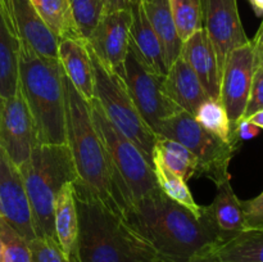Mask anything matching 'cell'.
I'll use <instances>...</instances> for the list:
<instances>
[{
  "mask_svg": "<svg viewBox=\"0 0 263 262\" xmlns=\"http://www.w3.org/2000/svg\"><path fill=\"white\" fill-rule=\"evenodd\" d=\"M121 216L166 262H192L220 244L204 205L198 215L161 189L130 203Z\"/></svg>",
  "mask_w": 263,
  "mask_h": 262,
  "instance_id": "1",
  "label": "cell"
},
{
  "mask_svg": "<svg viewBox=\"0 0 263 262\" xmlns=\"http://www.w3.org/2000/svg\"><path fill=\"white\" fill-rule=\"evenodd\" d=\"M73 194L79 215L77 262H166L80 179L73 181Z\"/></svg>",
  "mask_w": 263,
  "mask_h": 262,
  "instance_id": "2",
  "label": "cell"
},
{
  "mask_svg": "<svg viewBox=\"0 0 263 262\" xmlns=\"http://www.w3.org/2000/svg\"><path fill=\"white\" fill-rule=\"evenodd\" d=\"M62 73L59 61L44 58L20 43L18 89L32 116L39 144H67Z\"/></svg>",
  "mask_w": 263,
  "mask_h": 262,
  "instance_id": "3",
  "label": "cell"
},
{
  "mask_svg": "<svg viewBox=\"0 0 263 262\" xmlns=\"http://www.w3.org/2000/svg\"><path fill=\"white\" fill-rule=\"evenodd\" d=\"M62 76L66 99L67 145L71 149L79 179L91 188L105 204L121 215L112 166L91 120L89 102L77 91L64 72Z\"/></svg>",
  "mask_w": 263,
  "mask_h": 262,
  "instance_id": "4",
  "label": "cell"
},
{
  "mask_svg": "<svg viewBox=\"0 0 263 262\" xmlns=\"http://www.w3.org/2000/svg\"><path fill=\"white\" fill-rule=\"evenodd\" d=\"M36 238L55 240L54 208L62 186L79 179L67 144H37L20 166Z\"/></svg>",
  "mask_w": 263,
  "mask_h": 262,
  "instance_id": "5",
  "label": "cell"
},
{
  "mask_svg": "<svg viewBox=\"0 0 263 262\" xmlns=\"http://www.w3.org/2000/svg\"><path fill=\"white\" fill-rule=\"evenodd\" d=\"M91 120L107 151L116 189L120 198V211L130 203L159 190L154 169L138 145L121 134L103 113L98 100L89 102Z\"/></svg>",
  "mask_w": 263,
  "mask_h": 262,
  "instance_id": "6",
  "label": "cell"
},
{
  "mask_svg": "<svg viewBox=\"0 0 263 262\" xmlns=\"http://www.w3.org/2000/svg\"><path fill=\"white\" fill-rule=\"evenodd\" d=\"M89 53L94 68V98L109 122L128 140L138 145L146 161L152 164L157 135L139 113L125 81L118 74L104 68L90 48Z\"/></svg>",
  "mask_w": 263,
  "mask_h": 262,
  "instance_id": "7",
  "label": "cell"
},
{
  "mask_svg": "<svg viewBox=\"0 0 263 262\" xmlns=\"http://www.w3.org/2000/svg\"><path fill=\"white\" fill-rule=\"evenodd\" d=\"M157 136L179 141L194 154L197 177L205 176L215 184L230 180L229 164L238 148L204 130L190 113L180 110L162 121Z\"/></svg>",
  "mask_w": 263,
  "mask_h": 262,
  "instance_id": "8",
  "label": "cell"
},
{
  "mask_svg": "<svg viewBox=\"0 0 263 262\" xmlns=\"http://www.w3.org/2000/svg\"><path fill=\"white\" fill-rule=\"evenodd\" d=\"M123 81L139 113L156 135L162 121L182 110L164 94L163 77L148 69L130 45L125 61Z\"/></svg>",
  "mask_w": 263,
  "mask_h": 262,
  "instance_id": "9",
  "label": "cell"
},
{
  "mask_svg": "<svg viewBox=\"0 0 263 262\" xmlns=\"http://www.w3.org/2000/svg\"><path fill=\"white\" fill-rule=\"evenodd\" d=\"M256 61L252 43L234 49L226 58L221 74L220 100L231 127L243 120L253 82Z\"/></svg>",
  "mask_w": 263,
  "mask_h": 262,
  "instance_id": "10",
  "label": "cell"
},
{
  "mask_svg": "<svg viewBox=\"0 0 263 262\" xmlns=\"http://www.w3.org/2000/svg\"><path fill=\"white\" fill-rule=\"evenodd\" d=\"M203 13V28L215 48L218 68L222 74L223 64L229 54L248 44L239 15L236 0H200Z\"/></svg>",
  "mask_w": 263,
  "mask_h": 262,
  "instance_id": "11",
  "label": "cell"
},
{
  "mask_svg": "<svg viewBox=\"0 0 263 262\" xmlns=\"http://www.w3.org/2000/svg\"><path fill=\"white\" fill-rule=\"evenodd\" d=\"M131 10L103 14L87 39V45L108 71L125 77V61L130 45Z\"/></svg>",
  "mask_w": 263,
  "mask_h": 262,
  "instance_id": "12",
  "label": "cell"
},
{
  "mask_svg": "<svg viewBox=\"0 0 263 262\" xmlns=\"http://www.w3.org/2000/svg\"><path fill=\"white\" fill-rule=\"evenodd\" d=\"M35 125L30 109L17 90L13 97L3 99L0 112V145L18 167L25 163L37 145Z\"/></svg>",
  "mask_w": 263,
  "mask_h": 262,
  "instance_id": "13",
  "label": "cell"
},
{
  "mask_svg": "<svg viewBox=\"0 0 263 262\" xmlns=\"http://www.w3.org/2000/svg\"><path fill=\"white\" fill-rule=\"evenodd\" d=\"M0 210L7 222L30 241L36 238L31 208L20 167L0 145Z\"/></svg>",
  "mask_w": 263,
  "mask_h": 262,
  "instance_id": "14",
  "label": "cell"
},
{
  "mask_svg": "<svg viewBox=\"0 0 263 262\" xmlns=\"http://www.w3.org/2000/svg\"><path fill=\"white\" fill-rule=\"evenodd\" d=\"M20 43L44 58L58 61L57 36L49 30L30 0H0Z\"/></svg>",
  "mask_w": 263,
  "mask_h": 262,
  "instance_id": "15",
  "label": "cell"
},
{
  "mask_svg": "<svg viewBox=\"0 0 263 262\" xmlns=\"http://www.w3.org/2000/svg\"><path fill=\"white\" fill-rule=\"evenodd\" d=\"M180 57L192 67L208 97L220 100L221 72L215 48L204 28L184 41Z\"/></svg>",
  "mask_w": 263,
  "mask_h": 262,
  "instance_id": "16",
  "label": "cell"
},
{
  "mask_svg": "<svg viewBox=\"0 0 263 262\" xmlns=\"http://www.w3.org/2000/svg\"><path fill=\"white\" fill-rule=\"evenodd\" d=\"M62 69L86 102L94 99V68L85 39H63L58 43Z\"/></svg>",
  "mask_w": 263,
  "mask_h": 262,
  "instance_id": "17",
  "label": "cell"
},
{
  "mask_svg": "<svg viewBox=\"0 0 263 262\" xmlns=\"http://www.w3.org/2000/svg\"><path fill=\"white\" fill-rule=\"evenodd\" d=\"M163 91L175 104L193 116L210 98L195 72L181 57L171 64L163 77Z\"/></svg>",
  "mask_w": 263,
  "mask_h": 262,
  "instance_id": "18",
  "label": "cell"
},
{
  "mask_svg": "<svg viewBox=\"0 0 263 262\" xmlns=\"http://www.w3.org/2000/svg\"><path fill=\"white\" fill-rule=\"evenodd\" d=\"M131 15H133L130 26L131 49L148 67V69L158 76L164 77L168 68L164 61L163 48L146 18L140 0H138L131 8Z\"/></svg>",
  "mask_w": 263,
  "mask_h": 262,
  "instance_id": "19",
  "label": "cell"
},
{
  "mask_svg": "<svg viewBox=\"0 0 263 262\" xmlns=\"http://www.w3.org/2000/svg\"><path fill=\"white\" fill-rule=\"evenodd\" d=\"M216 186L217 193L215 199L210 205H204V211L220 236L221 244L246 230V222L241 200L234 193L230 180L216 184Z\"/></svg>",
  "mask_w": 263,
  "mask_h": 262,
  "instance_id": "20",
  "label": "cell"
},
{
  "mask_svg": "<svg viewBox=\"0 0 263 262\" xmlns=\"http://www.w3.org/2000/svg\"><path fill=\"white\" fill-rule=\"evenodd\" d=\"M54 233L62 252L77 262V240H79V215L73 194V182L62 186L54 208Z\"/></svg>",
  "mask_w": 263,
  "mask_h": 262,
  "instance_id": "21",
  "label": "cell"
},
{
  "mask_svg": "<svg viewBox=\"0 0 263 262\" xmlns=\"http://www.w3.org/2000/svg\"><path fill=\"white\" fill-rule=\"evenodd\" d=\"M146 18L163 48L167 68L180 57L182 41L172 18L170 0H140Z\"/></svg>",
  "mask_w": 263,
  "mask_h": 262,
  "instance_id": "22",
  "label": "cell"
},
{
  "mask_svg": "<svg viewBox=\"0 0 263 262\" xmlns=\"http://www.w3.org/2000/svg\"><path fill=\"white\" fill-rule=\"evenodd\" d=\"M20 40L0 2V97L8 99L18 90Z\"/></svg>",
  "mask_w": 263,
  "mask_h": 262,
  "instance_id": "23",
  "label": "cell"
},
{
  "mask_svg": "<svg viewBox=\"0 0 263 262\" xmlns=\"http://www.w3.org/2000/svg\"><path fill=\"white\" fill-rule=\"evenodd\" d=\"M36 12L58 40L84 39L74 21L69 0H30Z\"/></svg>",
  "mask_w": 263,
  "mask_h": 262,
  "instance_id": "24",
  "label": "cell"
},
{
  "mask_svg": "<svg viewBox=\"0 0 263 262\" xmlns=\"http://www.w3.org/2000/svg\"><path fill=\"white\" fill-rule=\"evenodd\" d=\"M215 252L222 262H263V230L241 231Z\"/></svg>",
  "mask_w": 263,
  "mask_h": 262,
  "instance_id": "25",
  "label": "cell"
},
{
  "mask_svg": "<svg viewBox=\"0 0 263 262\" xmlns=\"http://www.w3.org/2000/svg\"><path fill=\"white\" fill-rule=\"evenodd\" d=\"M153 158L161 161L170 171L179 175L185 181L197 176V158L186 146L180 144L179 141L157 136L152 161Z\"/></svg>",
  "mask_w": 263,
  "mask_h": 262,
  "instance_id": "26",
  "label": "cell"
},
{
  "mask_svg": "<svg viewBox=\"0 0 263 262\" xmlns=\"http://www.w3.org/2000/svg\"><path fill=\"white\" fill-rule=\"evenodd\" d=\"M153 164L154 174H156L157 184H158L159 189L164 193L168 198L175 200L179 204L184 205V207L189 208L193 212L199 215L202 212V205L198 204L195 202L194 197H193L192 192H190L189 186H187L186 181L179 175L174 174L170 171L161 161L153 158L152 161Z\"/></svg>",
  "mask_w": 263,
  "mask_h": 262,
  "instance_id": "27",
  "label": "cell"
},
{
  "mask_svg": "<svg viewBox=\"0 0 263 262\" xmlns=\"http://www.w3.org/2000/svg\"><path fill=\"white\" fill-rule=\"evenodd\" d=\"M170 8L177 33L182 43L203 28L200 0H170Z\"/></svg>",
  "mask_w": 263,
  "mask_h": 262,
  "instance_id": "28",
  "label": "cell"
},
{
  "mask_svg": "<svg viewBox=\"0 0 263 262\" xmlns=\"http://www.w3.org/2000/svg\"><path fill=\"white\" fill-rule=\"evenodd\" d=\"M194 118L208 133L231 143V123L221 100L208 98L199 105Z\"/></svg>",
  "mask_w": 263,
  "mask_h": 262,
  "instance_id": "29",
  "label": "cell"
},
{
  "mask_svg": "<svg viewBox=\"0 0 263 262\" xmlns=\"http://www.w3.org/2000/svg\"><path fill=\"white\" fill-rule=\"evenodd\" d=\"M0 243L3 262H35L28 241L25 240L3 216H0Z\"/></svg>",
  "mask_w": 263,
  "mask_h": 262,
  "instance_id": "30",
  "label": "cell"
},
{
  "mask_svg": "<svg viewBox=\"0 0 263 262\" xmlns=\"http://www.w3.org/2000/svg\"><path fill=\"white\" fill-rule=\"evenodd\" d=\"M69 3L77 27L87 41L102 17L103 0H69Z\"/></svg>",
  "mask_w": 263,
  "mask_h": 262,
  "instance_id": "31",
  "label": "cell"
},
{
  "mask_svg": "<svg viewBox=\"0 0 263 262\" xmlns=\"http://www.w3.org/2000/svg\"><path fill=\"white\" fill-rule=\"evenodd\" d=\"M35 262H72L62 252L61 247L51 239L35 238L28 241Z\"/></svg>",
  "mask_w": 263,
  "mask_h": 262,
  "instance_id": "32",
  "label": "cell"
},
{
  "mask_svg": "<svg viewBox=\"0 0 263 262\" xmlns=\"http://www.w3.org/2000/svg\"><path fill=\"white\" fill-rule=\"evenodd\" d=\"M246 230H263V192L256 198L241 200Z\"/></svg>",
  "mask_w": 263,
  "mask_h": 262,
  "instance_id": "33",
  "label": "cell"
},
{
  "mask_svg": "<svg viewBox=\"0 0 263 262\" xmlns=\"http://www.w3.org/2000/svg\"><path fill=\"white\" fill-rule=\"evenodd\" d=\"M263 109V67H257L252 82L251 94L243 118H248L253 113Z\"/></svg>",
  "mask_w": 263,
  "mask_h": 262,
  "instance_id": "34",
  "label": "cell"
},
{
  "mask_svg": "<svg viewBox=\"0 0 263 262\" xmlns=\"http://www.w3.org/2000/svg\"><path fill=\"white\" fill-rule=\"evenodd\" d=\"M138 0H103V14L121 12V10H131Z\"/></svg>",
  "mask_w": 263,
  "mask_h": 262,
  "instance_id": "35",
  "label": "cell"
},
{
  "mask_svg": "<svg viewBox=\"0 0 263 262\" xmlns=\"http://www.w3.org/2000/svg\"><path fill=\"white\" fill-rule=\"evenodd\" d=\"M251 43L252 46H253L256 68L257 67H263V20L256 36L253 38V40H251Z\"/></svg>",
  "mask_w": 263,
  "mask_h": 262,
  "instance_id": "36",
  "label": "cell"
},
{
  "mask_svg": "<svg viewBox=\"0 0 263 262\" xmlns=\"http://www.w3.org/2000/svg\"><path fill=\"white\" fill-rule=\"evenodd\" d=\"M192 262H222L220 259V257L216 254L215 249L212 251H208L205 253L200 254V256H197L195 258L192 259Z\"/></svg>",
  "mask_w": 263,
  "mask_h": 262,
  "instance_id": "37",
  "label": "cell"
},
{
  "mask_svg": "<svg viewBox=\"0 0 263 262\" xmlns=\"http://www.w3.org/2000/svg\"><path fill=\"white\" fill-rule=\"evenodd\" d=\"M246 120H248L249 122H252L253 125H256L257 127L263 128V109L253 113V115L249 116V117L246 118Z\"/></svg>",
  "mask_w": 263,
  "mask_h": 262,
  "instance_id": "38",
  "label": "cell"
},
{
  "mask_svg": "<svg viewBox=\"0 0 263 262\" xmlns=\"http://www.w3.org/2000/svg\"><path fill=\"white\" fill-rule=\"evenodd\" d=\"M257 15H263V0H248Z\"/></svg>",
  "mask_w": 263,
  "mask_h": 262,
  "instance_id": "39",
  "label": "cell"
},
{
  "mask_svg": "<svg viewBox=\"0 0 263 262\" xmlns=\"http://www.w3.org/2000/svg\"><path fill=\"white\" fill-rule=\"evenodd\" d=\"M0 262H3V253H2V243H0Z\"/></svg>",
  "mask_w": 263,
  "mask_h": 262,
  "instance_id": "40",
  "label": "cell"
},
{
  "mask_svg": "<svg viewBox=\"0 0 263 262\" xmlns=\"http://www.w3.org/2000/svg\"><path fill=\"white\" fill-rule=\"evenodd\" d=\"M2 104H3V99L2 97H0V112H2Z\"/></svg>",
  "mask_w": 263,
  "mask_h": 262,
  "instance_id": "41",
  "label": "cell"
},
{
  "mask_svg": "<svg viewBox=\"0 0 263 262\" xmlns=\"http://www.w3.org/2000/svg\"><path fill=\"white\" fill-rule=\"evenodd\" d=\"M0 216H2V210H0Z\"/></svg>",
  "mask_w": 263,
  "mask_h": 262,
  "instance_id": "42",
  "label": "cell"
}]
</instances>
